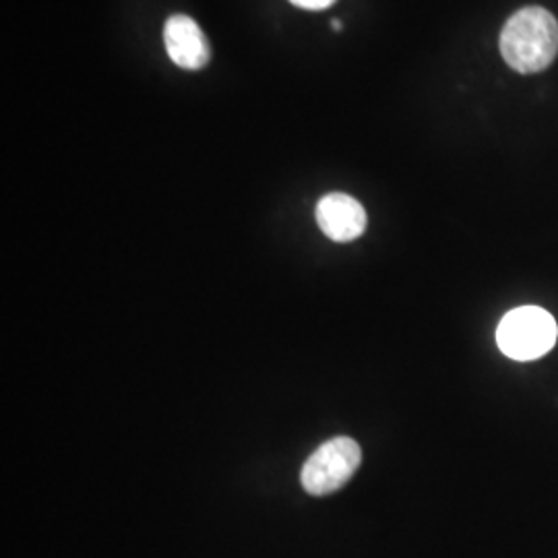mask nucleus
I'll use <instances>...</instances> for the list:
<instances>
[{
    "mask_svg": "<svg viewBox=\"0 0 558 558\" xmlns=\"http://www.w3.org/2000/svg\"><path fill=\"white\" fill-rule=\"evenodd\" d=\"M163 44L170 60L184 71H199L209 59V41L199 23L189 15H172L163 25Z\"/></svg>",
    "mask_w": 558,
    "mask_h": 558,
    "instance_id": "obj_4",
    "label": "nucleus"
},
{
    "mask_svg": "<svg viewBox=\"0 0 558 558\" xmlns=\"http://www.w3.org/2000/svg\"><path fill=\"white\" fill-rule=\"evenodd\" d=\"M557 338V320L539 306H521L507 313L497 329L500 352L519 362L546 356L555 348Z\"/></svg>",
    "mask_w": 558,
    "mask_h": 558,
    "instance_id": "obj_2",
    "label": "nucleus"
},
{
    "mask_svg": "<svg viewBox=\"0 0 558 558\" xmlns=\"http://www.w3.org/2000/svg\"><path fill=\"white\" fill-rule=\"evenodd\" d=\"M360 461L362 451L356 440L350 437L327 440L306 459L300 474L302 488L313 497L331 495L343 488L359 472Z\"/></svg>",
    "mask_w": 558,
    "mask_h": 558,
    "instance_id": "obj_3",
    "label": "nucleus"
},
{
    "mask_svg": "<svg viewBox=\"0 0 558 558\" xmlns=\"http://www.w3.org/2000/svg\"><path fill=\"white\" fill-rule=\"evenodd\" d=\"M317 223L327 239L352 242L364 234L368 218L360 201L343 193H331L317 203Z\"/></svg>",
    "mask_w": 558,
    "mask_h": 558,
    "instance_id": "obj_5",
    "label": "nucleus"
},
{
    "mask_svg": "<svg viewBox=\"0 0 558 558\" xmlns=\"http://www.w3.org/2000/svg\"><path fill=\"white\" fill-rule=\"evenodd\" d=\"M290 2L304 11H325V9L333 7L338 0H290Z\"/></svg>",
    "mask_w": 558,
    "mask_h": 558,
    "instance_id": "obj_6",
    "label": "nucleus"
},
{
    "mask_svg": "<svg viewBox=\"0 0 558 558\" xmlns=\"http://www.w3.org/2000/svg\"><path fill=\"white\" fill-rule=\"evenodd\" d=\"M500 54L523 75L548 69L558 54L557 17L542 7L521 9L500 32Z\"/></svg>",
    "mask_w": 558,
    "mask_h": 558,
    "instance_id": "obj_1",
    "label": "nucleus"
},
{
    "mask_svg": "<svg viewBox=\"0 0 558 558\" xmlns=\"http://www.w3.org/2000/svg\"><path fill=\"white\" fill-rule=\"evenodd\" d=\"M331 27H333V29H336V32H339V29H341V27H343V23H341V21H339V20H333V21H331Z\"/></svg>",
    "mask_w": 558,
    "mask_h": 558,
    "instance_id": "obj_7",
    "label": "nucleus"
}]
</instances>
